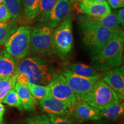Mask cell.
I'll return each instance as SVG.
<instances>
[{"mask_svg":"<svg viewBox=\"0 0 124 124\" xmlns=\"http://www.w3.org/2000/svg\"><path fill=\"white\" fill-rule=\"evenodd\" d=\"M53 73L47 62L38 56L23 58L15 72L16 81L25 86L28 84L48 85Z\"/></svg>","mask_w":124,"mask_h":124,"instance_id":"obj_1","label":"cell"},{"mask_svg":"<svg viewBox=\"0 0 124 124\" xmlns=\"http://www.w3.org/2000/svg\"><path fill=\"white\" fill-rule=\"evenodd\" d=\"M82 41L93 56L111 39L119 35H124L122 30H116L91 23L79 22Z\"/></svg>","mask_w":124,"mask_h":124,"instance_id":"obj_2","label":"cell"},{"mask_svg":"<svg viewBox=\"0 0 124 124\" xmlns=\"http://www.w3.org/2000/svg\"><path fill=\"white\" fill-rule=\"evenodd\" d=\"M124 46V35L113 38L92 56L93 67L97 71L104 72L121 66Z\"/></svg>","mask_w":124,"mask_h":124,"instance_id":"obj_3","label":"cell"},{"mask_svg":"<svg viewBox=\"0 0 124 124\" xmlns=\"http://www.w3.org/2000/svg\"><path fill=\"white\" fill-rule=\"evenodd\" d=\"M54 31V28L43 23L31 28V52L40 55H51L55 53L53 41Z\"/></svg>","mask_w":124,"mask_h":124,"instance_id":"obj_4","label":"cell"},{"mask_svg":"<svg viewBox=\"0 0 124 124\" xmlns=\"http://www.w3.org/2000/svg\"><path fill=\"white\" fill-rule=\"evenodd\" d=\"M120 99L114 91L100 77L92 89L82 101L101 110L116 103Z\"/></svg>","mask_w":124,"mask_h":124,"instance_id":"obj_5","label":"cell"},{"mask_svg":"<svg viewBox=\"0 0 124 124\" xmlns=\"http://www.w3.org/2000/svg\"><path fill=\"white\" fill-rule=\"evenodd\" d=\"M72 22V15L70 13L54 31L53 41L55 52L63 59L67 57L73 48Z\"/></svg>","mask_w":124,"mask_h":124,"instance_id":"obj_6","label":"cell"},{"mask_svg":"<svg viewBox=\"0 0 124 124\" xmlns=\"http://www.w3.org/2000/svg\"><path fill=\"white\" fill-rule=\"evenodd\" d=\"M31 30L29 26H21L5 43L6 51L14 59H23L30 52Z\"/></svg>","mask_w":124,"mask_h":124,"instance_id":"obj_7","label":"cell"},{"mask_svg":"<svg viewBox=\"0 0 124 124\" xmlns=\"http://www.w3.org/2000/svg\"><path fill=\"white\" fill-rule=\"evenodd\" d=\"M67 83L75 94L77 101L83 100L84 97L92 89L100 75L93 77H83L74 73L67 68L63 69L60 71Z\"/></svg>","mask_w":124,"mask_h":124,"instance_id":"obj_8","label":"cell"},{"mask_svg":"<svg viewBox=\"0 0 124 124\" xmlns=\"http://www.w3.org/2000/svg\"><path fill=\"white\" fill-rule=\"evenodd\" d=\"M48 86L52 95L72 108L77 102L75 94L61 72H54Z\"/></svg>","mask_w":124,"mask_h":124,"instance_id":"obj_9","label":"cell"},{"mask_svg":"<svg viewBox=\"0 0 124 124\" xmlns=\"http://www.w3.org/2000/svg\"><path fill=\"white\" fill-rule=\"evenodd\" d=\"M78 0H58L40 22L51 28H55L71 13L74 4Z\"/></svg>","mask_w":124,"mask_h":124,"instance_id":"obj_10","label":"cell"},{"mask_svg":"<svg viewBox=\"0 0 124 124\" xmlns=\"http://www.w3.org/2000/svg\"><path fill=\"white\" fill-rule=\"evenodd\" d=\"M108 86L116 93L119 99L124 97V67L120 66L105 71L101 78Z\"/></svg>","mask_w":124,"mask_h":124,"instance_id":"obj_11","label":"cell"},{"mask_svg":"<svg viewBox=\"0 0 124 124\" xmlns=\"http://www.w3.org/2000/svg\"><path fill=\"white\" fill-rule=\"evenodd\" d=\"M77 2L79 13L96 17H103L111 12V8L107 1L93 2L88 0H78Z\"/></svg>","mask_w":124,"mask_h":124,"instance_id":"obj_12","label":"cell"},{"mask_svg":"<svg viewBox=\"0 0 124 124\" xmlns=\"http://www.w3.org/2000/svg\"><path fill=\"white\" fill-rule=\"evenodd\" d=\"M70 114L80 121H96L102 119L100 110L83 101H77L75 106L71 108Z\"/></svg>","mask_w":124,"mask_h":124,"instance_id":"obj_13","label":"cell"},{"mask_svg":"<svg viewBox=\"0 0 124 124\" xmlns=\"http://www.w3.org/2000/svg\"><path fill=\"white\" fill-rule=\"evenodd\" d=\"M39 102L40 108L43 112L55 115H70V107L52 95L43 99Z\"/></svg>","mask_w":124,"mask_h":124,"instance_id":"obj_14","label":"cell"},{"mask_svg":"<svg viewBox=\"0 0 124 124\" xmlns=\"http://www.w3.org/2000/svg\"><path fill=\"white\" fill-rule=\"evenodd\" d=\"M77 18L79 22L91 23L111 29L122 30V27L119 24L117 15L115 12H111L103 17H96L79 13Z\"/></svg>","mask_w":124,"mask_h":124,"instance_id":"obj_15","label":"cell"},{"mask_svg":"<svg viewBox=\"0 0 124 124\" xmlns=\"http://www.w3.org/2000/svg\"><path fill=\"white\" fill-rule=\"evenodd\" d=\"M15 89L17 93L23 108L27 111L35 110L36 107V100L33 97L27 86L22 85L16 81Z\"/></svg>","mask_w":124,"mask_h":124,"instance_id":"obj_16","label":"cell"},{"mask_svg":"<svg viewBox=\"0 0 124 124\" xmlns=\"http://www.w3.org/2000/svg\"><path fill=\"white\" fill-rule=\"evenodd\" d=\"M16 69L15 59L7 51L0 52V79L13 75Z\"/></svg>","mask_w":124,"mask_h":124,"instance_id":"obj_17","label":"cell"},{"mask_svg":"<svg viewBox=\"0 0 124 124\" xmlns=\"http://www.w3.org/2000/svg\"><path fill=\"white\" fill-rule=\"evenodd\" d=\"M124 113V103L120 100L100 110L102 118L114 121L122 117Z\"/></svg>","mask_w":124,"mask_h":124,"instance_id":"obj_18","label":"cell"},{"mask_svg":"<svg viewBox=\"0 0 124 124\" xmlns=\"http://www.w3.org/2000/svg\"><path fill=\"white\" fill-rule=\"evenodd\" d=\"M67 68L76 74L83 77H93L98 75V71L94 67L82 63H69Z\"/></svg>","mask_w":124,"mask_h":124,"instance_id":"obj_19","label":"cell"},{"mask_svg":"<svg viewBox=\"0 0 124 124\" xmlns=\"http://www.w3.org/2000/svg\"><path fill=\"white\" fill-rule=\"evenodd\" d=\"M23 11L26 19L32 20L38 16L40 12V0H23Z\"/></svg>","mask_w":124,"mask_h":124,"instance_id":"obj_20","label":"cell"},{"mask_svg":"<svg viewBox=\"0 0 124 124\" xmlns=\"http://www.w3.org/2000/svg\"><path fill=\"white\" fill-rule=\"evenodd\" d=\"M10 20L7 22H0V46L4 44L9 37L18 28L15 21Z\"/></svg>","mask_w":124,"mask_h":124,"instance_id":"obj_21","label":"cell"},{"mask_svg":"<svg viewBox=\"0 0 124 124\" xmlns=\"http://www.w3.org/2000/svg\"><path fill=\"white\" fill-rule=\"evenodd\" d=\"M27 87L33 97L38 101L52 95L48 85L28 84Z\"/></svg>","mask_w":124,"mask_h":124,"instance_id":"obj_22","label":"cell"},{"mask_svg":"<svg viewBox=\"0 0 124 124\" xmlns=\"http://www.w3.org/2000/svg\"><path fill=\"white\" fill-rule=\"evenodd\" d=\"M3 3L10 12L12 20L13 21L17 20L21 16L23 10V0H4Z\"/></svg>","mask_w":124,"mask_h":124,"instance_id":"obj_23","label":"cell"},{"mask_svg":"<svg viewBox=\"0 0 124 124\" xmlns=\"http://www.w3.org/2000/svg\"><path fill=\"white\" fill-rule=\"evenodd\" d=\"M16 83V75L14 74L10 77L0 79V102L12 89Z\"/></svg>","mask_w":124,"mask_h":124,"instance_id":"obj_24","label":"cell"},{"mask_svg":"<svg viewBox=\"0 0 124 124\" xmlns=\"http://www.w3.org/2000/svg\"><path fill=\"white\" fill-rule=\"evenodd\" d=\"M1 102L9 106L16 108L19 110L22 111L24 109L21 101L20 100L16 91L15 90V87L8 93Z\"/></svg>","mask_w":124,"mask_h":124,"instance_id":"obj_25","label":"cell"},{"mask_svg":"<svg viewBox=\"0 0 124 124\" xmlns=\"http://www.w3.org/2000/svg\"><path fill=\"white\" fill-rule=\"evenodd\" d=\"M57 1L58 0H40V12L38 16L40 21L49 13Z\"/></svg>","mask_w":124,"mask_h":124,"instance_id":"obj_26","label":"cell"},{"mask_svg":"<svg viewBox=\"0 0 124 124\" xmlns=\"http://www.w3.org/2000/svg\"><path fill=\"white\" fill-rule=\"evenodd\" d=\"M51 124H74V122L69 116L48 114Z\"/></svg>","mask_w":124,"mask_h":124,"instance_id":"obj_27","label":"cell"},{"mask_svg":"<svg viewBox=\"0 0 124 124\" xmlns=\"http://www.w3.org/2000/svg\"><path fill=\"white\" fill-rule=\"evenodd\" d=\"M26 121L27 124H51L48 116L45 114L28 118Z\"/></svg>","mask_w":124,"mask_h":124,"instance_id":"obj_28","label":"cell"},{"mask_svg":"<svg viewBox=\"0 0 124 124\" xmlns=\"http://www.w3.org/2000/svg\"><path fill=\"white\" fill-rule=\"evenodd\" d=\"M11 19V15L7 7L4 3L0 4V22H7Z\"/></svg>","mask_w":124,"mask_h":124,"instance_id":"obj_29","label":"cell"},{"mask_svg":"<svg viewBox=\"0 0 124 124\" xmlns=\"http://www.w3.org/2000/svg\"><path fill=\"white\" fill-rule=\"evenodd\" d=\"M107 2L111 8L116 9L124 7V0H107Z\"/></svg>","mask_w":124,"mask_h":124,"instance_id":"obj_30","label":"cell"},{"mask_svg":"<svg viewBox=\"0 0 124 124\" xmlns=\"http://www.w3.org/2000/svg\"><path fill=\"white\" fill-rule=\"evenodd\" d=\"M116 15H117L119 24H120L121 27H123L124 25V9L123 8H121V9L116 13Z\"/></svg>","mask_w":124,"mask_h":124,"instance_id":"obj_31","label":"cell"},{"mask_svg":"<svg viewBox=\"0 0 124 124\" xmlns=\"http://www.w3.org/2000/svg\"><path fill=\"white\" fill-rule=\"evenodd\" d=\"M5 108L4 105L0 102V124H3L4 122V115Z\"/></svg>","mask_w":124,"mask_h":124,"instance_id":"obj_32","label":"cell"},{"mask_svg":"<svg viewBox=\"0 0 124 124\" xmlns=\"http://www.w3.org/2000/svg\"><path fill=\"white\" fill-rule=\"evenodd\" d=\"M88 1L93 2H104V1H106V0H88Z\"/></svg>","mask_w":124,"mask_h":124,"instance_id":"obj_33","label":"cell"},{"mask_svg":"<svg viewBox=\"0 0 124 124\" xmlns=\"http://www.w3.org/2000/svg\"><path fill=\"white\" fill-rule=\"evenodd\" d=\"M106 124L104 123V122H101L100 120H98V121H96V122H94V124Z\"/></svg>","mask_w":124,"mask_h":124,"instance_id":"obj_34","label":"cell"},{"mask_svg":"<svg viewBox=\"0 0 124 124\" xmlns=\"http://www.w3.org/2000/svg\"><path fill=\"white\" fill-rule=\"evenodd\" d=\"M3 1H4V0H0V4H1V3H3Z\"/></svg>","mask_w":124,"mask_h":124,"instance_id":"obj_35","label":"cell"}]
</instances>
